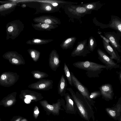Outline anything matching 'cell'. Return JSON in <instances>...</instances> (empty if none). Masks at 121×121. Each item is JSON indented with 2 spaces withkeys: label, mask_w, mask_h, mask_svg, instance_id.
<instances>
[{
  "label": "cell",
  "mask_w": 121,
  "mask_h": 121,
  "mask_svg": "<svg viewBox=\"0 0 121 121\" xmlns=\"http://www.w3.org/2000/svg\"><path fill=\"white\" fill-rule=\"evenodd\" d=\"M97 46V42L95 38L93 36H91L89 38L87 47L89 51H93Z\"/></svg>",
  "instance_id": "obj_26"
},
{
  "label": "cell",
  "mask_w": 121,
  "mask_h": 121,
  "mask_svg": "<svg viewBox=\"0 0 121 121\" xmlns=\"http://www.w3.org/2000/svg\"><path fill=\"white\" fill-rule=\"evenodd\" d=\"M67 84L64 75L61 76L58 86V94L61 97L64 96L66 93Z\"/></svg>",
  "instance_id": "obj_20"
},
{
  "label": "cell",
  "mask_w": 121,
  "mask_h": 121,
  "mask_svg": "<svg viewBox=\"0 0 121 121\" xmlns=\"http://www.w3.org/2000/svg\"><path fill=\"white\" fill-rule=\"evenodd\" d=\"M93 22L96 26H99L100 28L104 29L107 28V24H103L98 21L97 20L96 17H94L93 19Z\"/></svg>",
  "instance_id": "obj_29"
},
{
  "label": "cell",
  "mask_w": 121,
  "mask_h": 121,
  "mask_svg": "<svg viewBox=\"0 0 121 121\" xmlns=\"http://www.w3.org/2000/svg\"><path fill=\"white\" fill-rule=\"evenodd\" d=\"M87 39L78 42L76 46L71 53V56H82L84 57L90 53L91 52L87 49Z\"/></svg>",
  "instance_id": "obj_7"
},
{
  "label": "cell",
  "mask_w": 121,
  "mask_h": 121,
  "mask_svg": "<svg viewBox=\"0 0 121 121\" xmlns=\"http://www.w3.org/2000/svg\"><path fill=\"white\" fill-rule=\"evenodd\" d=\"M17 5V3L13 1L0 5V14L9 12L15 8Z\"/></svg>",
  "instance_id": "obj_22"
},
{
  "label": "cell",
  "mask_w": 121,
  "mask_h": 121,
  "mask_svg": "<svg viewBox=\"0 0 121 121\" xmlns=\"http://www.w3.org/2000/svg\"><path fill=\"white\" fill-rule=\"evenodd\" d=\"M24 96L26 99L32 102L40 101L43 98L41 93L28 90H27L25 91Z\"/></svg>",
  "instance_id": "obj_17"
},
{
  "label": "cell",
  "mask_w": 121,
  "mask_h": 121,
  "mask_svg": "<svg viewBox=\"0 0 121 121\" xmlns=\"http://www.w3.org/2000/svg\"><path fill=\"white\" fill-rule=\"evenodd\" d=\"M117 73L118 75V78L119 80L120 81V83H121V71H120L119 72L117 71Z\"/></svg>",
  "instance_id": "obj_34"
},
{
  "label": "cell",
  "mask_w": 121,
  "mask_h": 121,
  "mask_svg": "<svg viewBox=\"0 0 121 121\" xmlns=\"http://www.w3.org/2000/svg\"><path fill=\"white\" fill-rule=\"evenodd\" d=\"M33 77L35 79H40L47 77L48 75L46 73L39 70H33L31 72Z\"/></svg>",
  "instance_id": "obj_27"
},
{
  "label": "cell",
  "mask_w": 121,
  "mask_h": 121,
  "mask_svg": "<svg viewBox=\"0 0 121 121\" xmlns=\"http://www.w3.org/2000/svg\"><path fill=\"white\" fill-rule=\"evenodd\" d=\"M33 21L37 23H43L50 25H60V20L57 17L50 15H43L34 18Z\"/></svg>",
  "instance_id": "obj_12"
},
{
  "label": "cell",
  "mask_w": 121,
  "mask_h": 121,
  "mask_svg": "<svg viewBox=\"0 0 121 121\" xmlns=\"http://www.w3.org/2000/svg\"><path fill=\"white\" fill-rule=\"evenodd\" d=\"M100 37L102 39V40H104L107 43L109 44V43H110V41L107 39L104 36L100 34Z\"/></svg>",
  "instance_id": "obj_33"
},
{
  "label": "cell",
  "mask_w": 121,
  "mask_h": 121,
  "mask_svg": "<svg viewBox=\"0 0 121 121\" xmlns=\"http://www.w3.org/2000/svg\"><path fill=\"white\" fill-rule=\"evenodd\" d=\"M31 58L35 62L38 61L40 54V52L38 50L33 49H29L27 50Z\"/></svg>",
  "instance_id": "obj_25"
},
{
  "label": "cell",
  "mask_w": 121,
  "mask_h": 121,
  "mask_svg": "<svg viewBox=\"0 0 121 121\" xmlns=\"http://www.w3.org/2000/svg\"><path fill=\"white\" fill-rule=\"evenodd\" d=\"M77 39L75 36L69 37L65 39L60 45L61 48L64 50L71 48L73 46Z\"/></svg>",
  "instance_id": "obj_23"
},
{
  "label": "cell",
  "mask_w": 121,
  "mask_h": 121,
  "mask_svg": "<svg viewBox=\"0 0 121 121\" xmlns=\"http://www.w3.org/2000/svg\"><path fill=\"white\" fill-rule=\"evenodd\" d=\"M13 100L11 99L9 100L5 103L4 105L6 106H10L13 104Z\"/></svg>",
  "instance_id": "obj_32"
},
{
  "label": "cell",
  "mask_w": 121,
  "mask_h": 121,
  "mask_svg": "<svg viewBox=\"0 0 121 121\" xmlns=\"http://www.w3.org/2000/svg\"><path fill=\"white\" fill-rule=\"evenodd\" d=\"M105 110L109 117L115 120L121 121V97L114 106L107 108Z\"/></svg>",
  "instance_id": "obj_9"
},
{
  "label": "cell",
  "mask_w": 121,
  "mask_h": 121,
  "mask_svg": "<svg viewBox=\"0 0 121 121\" xmlns=\"http://www.w3.org/2000/svg\"><path fill=\"white\" fill-rule=\"evenodd\" d=\"M73 65L76 68L86 70V74L89 78L98 77L104 69L107 70L105 65L88 60L77 61L73 63Z\"/></svg>",
  "instance_id": "obj_2"
},
{
  "label": "cell",
  "mask_w": 121,
  "mask_h": 121,
  "mask_svg": "<svg viewBox=\"0 0 121 121\" xmlns=\"http://www.w3.org/2000/svg\"><path fill=\"white\" fill-rule=\"evenodd\" d=\"M32 26L36 30L41 31H51L58 27L57 25H50L43 23H32Z\"/></svg>",
  "instance_id": "obj_19"
},
{
  "label": "cell",
  "mask_w": 121,
  "mask_h": 121,
  "mask_svg": "<svg viewBox=\"0 0 121 121\" xmlns=\"http://www.w3.org/2000/svg\"></svg>",
  "instance_id": "obj_39"
},
{
  "label": "cell",
  "mask_w": 121,
  "mask_h": 121,
  "mask_svg": "<svg viewBox=\"0 0 121 121\" xmlns=\"http://www.w3.org/2000/svg\"><path fill=\"white\" fill-rule=\"evenodd\" d=\"M65 75L68 80L69 84L71 86H73L70 72L65 63L64 64L63 68Z\"/></svg>",
  "instance_id": "obj_28"
},
{
  "label": "cell",
  "mask_w": 121,
  "mask_h": 121,
  "mask_svg": "<svg viewBox=\"0 0 121 121\" xmlns=\"http://www.w3.org/2000/svg\"><path fill=\"white\" fill-rule=\"evenodd\" d=\"M102 98L107 101L112 100L114 95L112 86L109 83L103 84L99 87Z\"/></svg>",
  "instance_id": "obj_11"
},
{
  "label": "cell",
  "mask_w": 121,
  "mask_h": 121,
  "mask_svg": "<svg viewBox=\"0 0 121 121\" xmlns=\"http://www.w3.org/2000/svg\"><path fill=\"white\" fill-rule=\"evenodd\" d=\"M6 78V76L5 75H2L1 76V78L2 80H4Z\"/></svg>",
  "instance_id": "obj_36"
},
{
  "label": "cell",
  "mask_w": 121,
  "mask_h": 121,
  "mask_svg": "<svg viewBox=\"0 0 121 121\" xmlns=\"http://www.w3.org/2000/svg\"><path fill=\"white\" fill-rule=\"evenodd\" d=\"M60 60L59 56L56 50H52L49 55V65L51 69L55 71L59 67Z\"/></svg>",
  "instance_id": "obj_14"
},
{
  "label": "cell",
  "mask_w": 121,
  "mask_h": 121,
  "mask_svg": "<svg viewBox=\"0 0 121 121\" xmlns=\"http://www.w3.org/2000/svg\"><path fill=\"white\" fill-rule=\"evenodd\" d=\"M73 85L90 103L92 106L95 105V101L90 97V93L87 88L84 86L77 78L73 73L70 72Z\"/></svg>",
  "instance_id": "obj_5"
},
{
  "label": "cell",
  "mask_w": 121,
  "mask_h": 121,
  "mask_svg": "<svg viewBox=\"0 0 121 121\" xmlns=\"http://www.w3.org/2000/svg\"><path fill=\"white\" fill-rule=\"evenodd\" d=\"M102 42L104 49L110 55V57L112 59L116 60L117 63H121V56L119 55L117 51L110 44L107 43L103 40H102Z\"/></svg>",
  "instance_id": "obj_15"
},
{
  "label": "cell",
  "mask_w": 121,
  "mask_h": 121,
  "mask_svg": "<svg viewBox=\"0 0 121 121\" xmlns=\"http://www.w3.org/2000/svg\"><path fill=\"white\" fill-rule=\"evenodd\" d=\"M13 62L14 63L17 64L18 62V60L16 59L15 58H13L12 60Z\"/></svg>",
  "instance_id": "obj_35"
},
{
  "label": "cell",
  "mask_w": 121,
  "mask_h": 121,
  "mask_svg": "<svg viewBox=\"0 0 121 121\" xmlns=\"http://www.w3.org/2000/svg\"><path fill=\"white\" fill-rule=\"evenodd\" d=\"M20 121H28V120L25 118L22 119Z\"/></svg>",
  "instance_id": "obj_38"
},
{
  "label": "cell",
  "mask_w": 121,
  "mask_h": 121,
  "mask_svg": "<svg viewBox=\"0 0 121 121\" xmlns=\"http://www.w3.org/2000/svg\"><path fill=\"white\" fill-rule=\"evenodd\" d=\"M39 113L38 107L37 106H35L34 108L33 112V116L35 119H37Z\"/></svg>",
  "instance_id": "obj_31"
},
{
  "label": "cell",
  "mask_w": 121,
  "mask_h": 121,
  "mask_svg": "<svg viewBox=\"0 0 121 121\" xmlns=\"http://www.w3.org/2000/svg\"><path fill=\"white\" fill-rule=\"evenodd\" d=\"M104 36L109 41L111 46L117 52H121V46L119 40L121 35L115 31L105 32Z\"/></svg>",
  "instance_id": "obj_10"
},
{
  "label": "cell",
  "mask_w": 121,
  "mask_h": 121,
  "mask_svg": "<svg viewBox=\"0 0 121 121\" xmlns=\"http://www.w3.org/2000/svg\"><path fill=\"white\" fill-rule=\"evenodd\" d=\"M66 90L70 93L81 117L87 121H89L91 118L94 121V112L90 103L78 91L75 93L71 87L67 88Z\"/></svg>",
  "instance_id": "obj_1"
},
{
  "label": "cell",
  "mask_w": 121,
  "mask_h": 121,
  "mask_svg": "<svg viewBox=\"0 0 121 121\" xmlns=\"http://www.w3.org/2000/svg\"><path fill=\"white\" fill-rule=\"evenodd\" d=\"M40 5L39 8L43 12L53 13L57 11L59 9L53 6L51 4L43 0H37Z\"/></svg>",
  "instance_id": "obj_18"
},
{
  "label": "cell",
  "mask_w": 121,
  "mask_h": 121,
  "mask_svg": "<svg viewBox=\"0 0 121 121\" xmlns=\"http://www.w3.org/2000/svg\"><path fill=\"white\" fill-rule=\"evenodd\" d=\"M97 52L98 56V59L106 66L107 70H111L113 68L120 67V65L115 62L104 51L98 48Z\"/></svg>",
  "instance_id": "obj_6"
},
{
  "label": "cell",
  "mask_w": 121,
  "mask_h": 121,
  "mask_svg": "<svg viewBox=\"0 0 121 121\" xmlns=\"http://www.w3.org/2000/svg\"><path fill=\"white\" fill-rule=\"evenodd\" d=\"M65 101L64 110L67 113L75 114L77 112L76 104L72 97L68 93H66L64 96Z\"/></svg>",
  "instance_id": "obj_13"
},
{
  "label": "cell",
  "mask_w": 121,
  "mask_h": 121,
  "mask_svg": "<svg viewBox=\"0 0 121 121\" xmlns=\"http://www.w3.org/2000/svg\"><path fill=\"white\" fill-rule=\"evenodd\" d=\"M107 25V28L114 29L117 31V33L121 35V19L119 17L111 15V20Z\"/></svg>",
  "instance_id": "obj_16"
},
{
  "label": "cell",
  "mask_w": 121,
  "mask_h": 121,
  "mask_svg": "<svg viewBox=\"0 0 121 121\" xmlns=\"http://www.w3.org/2000/svg\"><path fill=\"white\" fill-rule=\"evenodd\" d=\"M39 102L48 115L52 114L59 116L60 111L64 110L65 105V101L62 98L58 99L56 103L52 104H49L46 100H40Z\"/></svg>",
  "instance_id": "obj_3"
},
{
  "label": "cell",
  "mask_w": 121,
  "mask_h": 121,
  "mask_svg": "<svg viewBox=\"0 0 121 121\" xmlns=\"http://www.w3.org/2000/svg\"><path fill=\"white\" fill-rule=\"evenodd\" d=\"M89 10L97 11L100 9L103 5V4L100 1L80 4Z\"/></svg>",
  "instance_id": "obj_21"
},
{
  "label": "cell",
  "mask_w": 121,
  "mask_h": 121,
  "mask_svg": "<svg viewBox=\"0 0 121 121\" xmlns=\"http://www.w3.org/2000/svg\"><path fill=\"white\" fill-rule=\"evenodd\" d=\"M22 119V117H19L15 121H20Z\"/></svg>",
  "instance_id": "obj_37"
},
{
  "label": "cell",
  "mask_w": 121,
  "mask_h": 121,
  "mask_svg": "<svg viewBox=\"0 0 121 121\" xmlns=\"http://www.w3.org/2000/svg\"><path fill=\"white\" fill-rule=\"evenodd\" d=\"M101 95V93L100 91H96L92 92L90 93V97L91 99L94 100L99 97Z\"/></svg>",
  "instance_id": "obj_30"
},
{
  "label": "cell",
  "mask_w": 121,
  "mask_h": 121,
  "mask_svg": "<svg viewBox=\"0 0 121 121\" xmlns=\"http://www.w3.org/2000/svg\"><path fill=\"white\" fill-rule=\"evenodd\" d=\"M52 39H45L34 38L29 40L26 42L27 44L30 45H40L47 44L53 40Z\"/></svg>",
  "instance_id": "obj_24"
},
{
  "label": "cell",
  "mask_w": 121,
  "mask_h": 121,
  "mask_svg": "<svg viewBox=\"0 0 121 121\" xmlns=\"http://www.w3.org/2000/svg\"><path fill=\"white\" fill-rule=\"evenodd\" d=\"M53 82L52 80L40 79L37 82L29 85L30 89L41 91H48L53 88Z\"/></svg>",
  "instance_id": "obj_8"
},
{
  "label": "cell",
  "mask_w": 121,
  "mask_h": 121,
  "mask_svg": "<svg viewBox=\"0 0 121 121\" xmlns=\"http://www.w3.org/2000/svg\"><path fill=\"white\" fill-rule=\"evenodd\" d=\"M65 12L69 17L78 20L87 14H91L92 11L87 10L80 4L65 5Z\"/></svg>",
  "instance_id": "obj_4"
}]
</instances>
